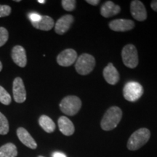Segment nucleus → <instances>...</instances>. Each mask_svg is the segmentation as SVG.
I'll list each match as a JSON object with an SVG mask.
<instances>
[{"instance_id": "9", "label": "nucleus", "mask_w": 157, "mask_h": 157, "mask_svg": "<svg viewBox=\"0 0 157 157\" xmlns=\"http://www.w3.org/2000/svg\"><path fill=\"white\" fill-rule=\"evenodd\" d=\"M130 12L132 17L138 21H143L147 18L146 9L143 4L138 0L132 1L130 5Z\"/></svg>"}, {"instance_id": "19", "label": "nucleus", "mask_w": 157, "mask_h": 157, "mask_svg": "<svg viewBox=\"0 0 157 157\" xmlns=\"http://www.w3.org/2000/svg\"><path fill=\"white\" fill-rule=\"evenodd\" d=\"M17 156V147L13 143H6L0 147V157H16Z\"/></svg>"}, {"instance_id": "12", "label": "nucleus", "mask_w": 157, "mask_h": 157, "mask_svg": "<svg viewBox=\"0 0 157 157\" xmlns=\"http://www.w3.org/2000/svg\"><path fill=\"white\" fill-rule=\"evenodd\" d=\"M12 58L13 61L20 67L23 68L27 64V57L25 49L22 46L16 45L12 50Z\"/></svg>"}, {"instance_id": "11", "label": "nucleus", "mask_w": 157, "mask_h": 157, "mask_svg": "<svg viewBox=\"0 0 157 157\" xmlns=\"http://www.w3.org/2000/svg\"><path fill=\"white\" fill-rule=\"evenodd\" d=\"M74 21V18L72 15H63L57 21L56 25H55V31L58 34H64L69 30Z\"/></svg>"}, {"instance_id": "3", "label": "nucleus", "mask_w": 157, "mask_h": 157, "mask_svg": "<svg viewBox=\"0 0 157 157\" xmlns=\"http://www.w3.org/2000/svg\"><path fill=\"white\" fill-rule=\"evenodd\" d=\"M82 107V101L75 95L66 96L60 103V109L63 113L68 116H74Z\"/></svg>"}, {"instance_id": "13", "label": "nucleus", "mask_w": 157, "mask_h": 157, "mask_svg": "<svg viewBox=\"0 0 157 157\" xmlns=\"http://www.w3.org/2000/svg\"><path fill=\"white\" fill-rule=\"evenodd\" d=\"M17 135L21 142L27 146L29 148L36 149L37 148V144L32 136L29 134V132L23 127H19L17 129Z\"/></svg>"}, {"instance_id": "21", "label": "nucleus", "mask_w": 157, "mask_h": 157, "mask_svg": "<svg viewBox=\"0 0 157 157\" xmlns=\"http://www.w3.org/2000/svg\"><path fill=\"white\" fill-rule=\"evenodd\" d=\"M12 98L10 94L5 88L0 86V103L4 105H10L11 103Z\"/></svg>"}, {"instance_id": "30", "label": "nucleus", "mask_w": 157, "mask_h": 157, "mask_svg": "<svg viewBox=\"0 0 157 157\" xmlns=\"http://www.w3.org/2000/svg\"><path fill=\"white\" fill-rule=\"evenodd\" d=\"M2 69V64L1 61H0V71H1Z\"/></svg>"}, {"instance_id": "17", "label": "nucleus", "mask_w": 157, "mask_h": 157, "mask_svg": "<svg viewBox=\"0 0 157 157\" xmlns=\"http://www.w3.org/2000/svg\"><path fill=\"white\" fill-rule=\"evenodd\" d=\"M34 28L42 31H50L54 27V21L48 15H43L42 18L36 23H31Z\"/></svg>"}, {"instance_id": "26", "label": "nucleus", "mask_w": 157, "mask_h": 157, "mask_svg": "<svg viewBox=\"0 0 157 157\" xmlns=\"http://www.w3.org/2000/svg\"><path fill=\"white\" fill-rule=\"evenodd\" d=\"M151 7L153 9V10L157 12V0H154L151 3Z\"/></svg>"}, {"instance_id": "6", "label": "nucleus", "mask_w": 157, "mask_h": 157, "mask_svg": "<svg viewBox=\"0 0 157 157\" xmlns=\"http://www.w3.org/2000/svg\"><path fill=\"white\" fill-rule=\"evenodd\" d=\"M143 94V87L140 83L129 82L123 89V95L127 101L135 102L141 98Z\"/></svg>"}, {"instance_id": "20", "label": "nucleus", "mask_w": 157, "mask_h": 157, "mask_svg": "<svg viewBox=\"0 0 157 157\" xmlns=\"http://www.w3.org/2000/svg\"><path fill=\"white\" fill-rule=\"evenodd\" d=\"M9 122L5 116L0 112V135H7L9 132Z\"/></svg>"}, {"instance_id": "2", "label": "nucleus", "mask_w": 157, "mask_h": 157, "mask_svg": "<svg viewBox=\"0 0 157 157\" xmlns=\"http://www.w3.org/2000/svg\"><path fill=\"white\" fill-rule=\"evenodd\" d=\"M151 137V132L147 128H140L135 131L129 137L127 142V148L136 151L146 144Z\"/></svg>"}, {"instance_id": "8", "label": "nucleus", "mask_w": 157, "mask_h": 157, "mask_svg": "<svg viewBox=\"0 0 157 157\" xmlns=\"http://www.w3.org/2000/svg\"><path fill=\"white\" fill-rule=\"evenodd\" d=\"M77 60V53L73 49H66L62 51L57 57V62L58 65L68 67L71 66Z\"/></svg>"}, {"instance_id": "28", "label": "nucleus", "mask_w": 157, "mask_h": 157, "mask_svg": "<svg viewBox=\"0 0 157 157\" xmlns=\"http://www.w3.org/2000/svg\"><path fill=\"white\" fill-rule=\"evenodd\" d=\"M52 157H66V155L63 153L60 152H55L53 154H52Z\"/></svg>"}, {"instance_id": "18", "label": "nucleus", "mask_w": 157, "mask_h": 157, "mask_svg": "<svg viewBox=\"0 0 157 157\" xmlns=\"http://www.w3.org/2000/svg\"><path fill=\"white\" fill-rule=\"evenodd\" d=\"M39 124L40 127L48 133L53 132L56 129V124L48 116H41L39 119Z\"/></svg>"}, {"instance_id": "29", "label": "nucleus", "mask_w": 157, "mask_h": 157, "mask_svg": "<svg viewBox=\"0 0 157 157\" xmlns=\"http://www.w3.org/2000/svg\"><path fill=\"white\" fill-rule=\"evenodd\" d=\"M38 2L39 3H40V4H44L45 2H46V1H44V0H38Z\"/></svg>"}, {"instance_id": "25", "label": "nucleus", "mask_w": 157, "mask_h": 157, "mask_svg": "<svg viewBox=\"0 0 157 157\" xmlns=\"http://www.w3.org/2000/svg\"><path fill=\"white\" fill-rule=\"evenodd\" d=\"M42 18V15H40L38 13H31L29 15V19L31 20V23H36L39 21Z\"/></svg>"}, {"instance_id": "10", "label": "nucleus", "mask_w": 157, "mask_h": 157, "mask_svg": "<svg viewBox=\"0 0 157 157\" xmlns=\"http://www.w3.org/2000/svg\"><path fill=\"white\" fill-rule=\"evenodd\" d=\"M135 27V23L128 19H116L110 22L109 28L118 32L129 31Z\"/></svg>"}, {"instance_id": "1", "label": "nucleus", "mask_w": 157, "mask_h": 157, "mask_svg": "<svg viewBox=\"0 0 157 157\" xmlns=\"http://www.w3.org/2000/svg\"><path fill=\"white\" fill-rule=\"evenodd\" d=\"M122 118V111L120 108L112 106L107 110L101 122V128L105 131L112 130L117 127Z\"/></svg>"}, {"instance_id": "31", "label": "nucleus", "mask_w": 157, "mask_h": 157, "mask_svg": "<svg viewBox=\"0 0 157 157\" xmlns=\"http://www.w3.org/2000/svg\"><path fill=\"white\" fill-rule=\"evenodd\" d=\"M38 157H44V156H39Z\"/></svg>"}, {"instance_id": "16", "label": "nucleus", "mask_w": 157, "mask_h": 157, "mask_svg": "<svg viewBox=\"0 0 157 157\" xmlns=\"http://www.w3.org/2000/svg\"><path fill=\"white\" fill-rule=\"evenodd\" d=\"M121 7L115 5L113 2L107 1L102 5L101 14L104 17H111L120 13Z\"/></svg>"}, {"instance_id": "5", "label": "nucleus", "mask_w": 157, "mask_h": 157, "mask_svg": "<svg viewBox=\"0 0 157 157\" xmlns=\"http://www.w3.org/2000/svg\"><path fill=\"white\" fill-rule=\"evenodd\" d=\"M121 58L124 64L129 68H135L138 65L137 50L133 44H127L121 51Z\"/></svg>"}, {"instance_id": "22", "label": "nucleus", "mask_w": 157, "mask_h": 157, "mask_svg": "<svg viewBox=\"0 0 157 157\" xmlns=\"http://www.w3.org/2000/svg\"><path fill=\"white\" fill-rule=\"evenodd\" d=\"M63 9L66 11H73L76 7V1L75 0H63L61 2Z\"/></svg>"}, {"instance_id": "4", "label": "nucleus", "mask_w": 157, "mask_h": 157, "mask_svg": "<svg viewBox=\"0 0 157 157\" xmlns=\"http://www.w3.org/2000/svg\"><path fill=\"white\" fill-rule=\"evenodd\" d=\"M95 66V60L93 56L84 53L77 58L75 69L80 75H87L93 71Z\"/></svg>"}, {"instance_id": "15", "label": "nucleus", "mask_w": 157, "mask_h": 157, "mask_svg": "<svg viewBox=\"0 0 157 157\" xmlns=\"http://www.w3.org/2000/svg\"><path fill=\"white\" fill-rule=\"evenodd\" d=\"M58 127L60 131L66 136H71L74 133L75 127L73 122L66 117H60L58 121Z\"/></svg>"}, {"instance_id": "23", "label": "nucleus", "mask_w": 157, "mask_h": 157, "mask_svg": "<svg viewBox=\"0 0 157 157\" xmlns=\"http://www.w3.org/2000/svg\"><path fill=\"white\" fill-rule=\"evenodd\" d=\"M9 34L7 29L4 27H0V47L3 46L8 40Z\"/></svg>"}, {"instance_id": "14", "label": "nucleus", "mask_w": 157, "mask_h": 157, "mask_svg": "<svg viewBox=\"0 0 157 157\" xmlns=\"http://www.w3.org/2000/svg\"><path fill=\"white\" fill-rule=\"evenodd\" d=\"M103 76L105 81L112 85L117 84L119 80V72L111 63H109L104 68Z\"/></svg>"}, {"instance_id": "27", "label": "nucleus", "mask_w": 157, "mask_h": 157, "mask_svg": "<svg viewBox=\"0 0 157 157\" xmlns=\"http://www.w3.org/2000/svg\"><path fill=\"white\" fill-rule=\"evenodd\" d=\"M86 2L91 5H98L100 3L99 0H87Z\"/></svg>"}, {"instance_id": "7", "label": "nucleus", "mask_w": 157, "mask_h": 157, "mask_svg": "<svg viewBox=\"0 0 157 157\" xmlns=\"http://www.w3.org/2000/svg\"><path fill=\"white\" fill-rule=\"evenodd\" d=\"M13 93L16 103H22L26 100V91L23 79L21 77H16L13 81Z\"/></svg>"}, {"instance_id": "24", "label": "nucleus", "mask_w": 157, "mask_h": 157, "mask_svg": "<svg viewBox=\"0 0 157 157\" xmlns=\"http://www.w3.org/2000/svg\"><path fill=\"white\" fill-rule=\"evenodd\" d=\"M11 13V7L8 5H0V17H7Z\"/></svg>"}]
</instances>
